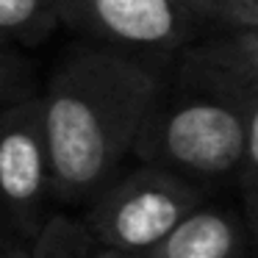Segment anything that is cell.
<instances>
[{"label":"cell","mask_w":258,"mask_h":258,"mask_svg":"<svg viewBox=\"0 0 258 258\" xmlns=\"http://www.w3.org/2000/svg\"><path fill=\"white\" fill-rule=\"evenodd\" d=\"M164 73L95 42H75L39 89L53 200L81 208L131 156Z\"/></svg>","instance_id":"1"},{"label":"cell","mask_w":258,"mask_h":258,"mask_svg":"<svg viewBox=\"0 0 258 258\" xmlns=\"http://www.w3.org/2000/svg\"><path fill=\"white\" fill-rule=\"evenodd\" d=\"M258 97L239 100L197 78L167 70L131 145V158L189 180L214 197L233 186L247 122Z\"/></svg>","instance_id":"2"},{"label":"cell","mask_w":258,"mask_h":258,"mask_svg":"<svg viewBox=\"0 0 258 258\" xmlns=\"http://www.w3.org/2000/svg\"><path fill=\"white\" fill-rule=\"evenodd\" d=\"M208 195L189 180L136 161L119 167L84 206L78 219L97 247L147 255Z\"/></svg>","instance_id":"3"},{"label":"cell","mask_w":258,"mask_h":258,"mask_svg":"<svg viewBox=\"0 0 258 258\" xmlns=\"http://www.w3.org/2000/svg\"><path fill=\"white\" fill-rule=\"evenodd\" d=\"M58 28L128 53L167 73L175 53L203 28L178 0H53Z\"/></svg>","instance_id":"4"},{"label":"cell","mask_w":258,"mask_h":258,"mask_svg":"<svg viewBox=\"0 0 258 258\" xmlns=\"http://www.w3.org/2000/svg\"><path fill=\"white\" fill-rule=\"evenodd\" d=\"M56 208L36 92L0 108V230L28 244Z\"/></svg>","instance_id":"5"},{"label":"cell","mask_w":258,"mask_h":258,"mask_svg":"<svg viewBox=\"0 0 258 258\" xmlns=\"http://www.w3.org/2000/svg\"><path fill=\"white\" fill-rule=\"evenodd\" d=\"M252 236L239 208L208 197L145 258H252Z\"/></svg>","instance_id":"6"},{"label":"cell","mask_w":258,"mask_h":258,"mask_svg":"<svg viewBox=\"0 0 258 258\" xmlns=\"http://www.w3.org/2000/svg\"><path fill=\"white\" fill-rule=\"evenodd\" d=\"M95 247L78 214L56 208L25 244V258H92Z\"/></svg>","instance_id":"7"},{"label":"cell","mask_w":258,"mask_h":258,"mask_svg":"<svg viewBox=\"0 0 258 258\" xmlns=\"http://www.w3.org/2000/svg\"><path fill=\"white\" fill-rule=\"evenodd\" d=\"M56 28L53 0H0V47L39 45Z\"/></svg>","instance_id":"8"},{"label":"cell","mask_w":258,"mask_h":258,"mask_svg":"<svg viewBox=\"0 0 258 258\" xmlns=\"http://www.w3.org/2000/svg\"><path fill=\"white\" fill-rule=\"evenodd\" d=\"M39 92L36 70L25 53L17 47H0V108Z\"/></svg>","instance_id":"9"},{"label":"cell","mask_w":258,"mask_h":258,"mask_svg":"<svg viewBox=\"0 0 258 258\" xmlns=\"http://www.w3.org/2000/svg\"><path fill=\"white\" fill-rule=\"evenodd\" d=\"M222 31L258 28V0H211Z\"/></svg>","instance_id":"10"},{"label":"cell","mask_w":258,"mask_h":258,"mask_svg":"<svg viewBox=\"0 0 258 258\" xmlns=\"http://www.w3.org/2000/svg\"><path fill=\"white\" fill-rule=\"evenodd\" d=\"M180 6L186 9V12L191 14V17L197 20V23L203 25V28H214V31H222L219 28V17H217V9H214L211 0H178Z\"/></svg>","instance_id":"11"},{"label":"cell","mask_w":258,"mask_h":258,"mask_svg":"<svg viewBox=\"0 0 258 258\" xmlns=\"http://www.w3.org/2000/svg\"><path fill=\"white\" fill-rule=\"evenodd\" d=\"M0 258H25V244L0 230Z\"/></svg>","instance_id":"12"},{"label":"cell","mask_w":258,"mask_h":258,"mask_svg":"<svg viewBox=\"0 0 258 258\" xmlns=\"http://www.w3.org/2000/svg\"><path fill=\"white\" fill-rule=\"evenodd\" d=\"M92 258H145V255H131V252L108 250V247H95V255Z\"/></svg>","instance_id":"13"}]
</instances>
